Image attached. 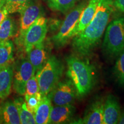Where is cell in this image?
<instances>
[{"mask_svg": "<svg viewBox=\"0 0 124 124\" xmlns=\"http://www.w3.org/2000/svg\"><path fill=\"white\" fill-rule=\"evenodd\" d=\"M114 9V0H100L90 23L73 38L72 46L76 54L86 56L92 53L101 42Z\"/></svg>", "mask_w": 124, "mask_h": 124, "instance_id": "6da1fadb", "label": "cell"}, {"mask_svg": "<svg viewBox=\"0 0 124 124\" xmlns=\"http://www.w3.org/2000/svg\"><path fill=\"white\" fill-rule=\"evenodd\" d=\"M67 75L72 82L77 97L82 98L92 90L95 85V69L89 62L75 55L66 58Z\"/></svg>", "mask_w": 124, "mask_h": 124, "instance_id": "7a4b0ae2", "label": "cell"}, {"mask_svg": "<svg viewBox=\"0 0 124 124\" xmlns=\"http://www.w3.org/2000/svg\"><path fill=\"white\" fill-rule=\"evenodd\" d=\"M63 63L55 56H51L44 66L36 72L40 93L47 95L60 81L64 71Z\"/></svg>", "mask_w": 124, "mask_h": 124, "instance_id": "3957f363", "label": "cell"}, {"mask_svg": "<svg viewBox=\"0 0 124 124\" xmlns=\"http://www.w3.org/2000/svg\"><path fill=\"white\" fill-rule=\"evenodd\" d=\"M102 49L108 58L114 59L124 49V17L109 23L105 30Z\"/></svg>", "mask_w": 124, "mask_h": 124, "instance_id": "277c9868", "label": "cell"}, {"mask_svg": "<svg viewBox=\"0 0 124 124\" xmlns=\"http://www.w3.org/2000/svg\"><path fill=\"white\" fill-rule=\"evenodd\" d=\"M89 1H83L71 9L61 24L58 32L52 37V40L56 47H62L69 42L70 33L77 24L82 11Z\"/></svg>", "mask_w": 124, "mask_h": 124, "instance_id": "5b68a950", "label": "cell"}, {"mask_svg": "<svg viewBox=\"0 0 124 124\" xmlns=\"http://www.w3.org/2000/svg\"><path fill=\"white\" fill-rule=\"evenodd\" d=\"M13 67V86L15 92L20 95L25 93L27 82L32 76L35 75L33 66L28 59H22L16 63Z\"/></svg>", "mask_w": 124, "mask_h": 124, "instance_id": "8992f818", "label": "cell"}, {"mask_svg": "<svg viewBox=\"0 0 124 124\" xmlns=\"http://www.w3.org/2000/svg\"><path fill=\"white\" fill-rule=\"evenodd\" d=\"M48 21L41 16L37 19L25 32L22 44L27 53L34 46L44 41L48 31Z\"/></svg>", "mask_w": 124, "mask_h": 124, "instance_id": "52a82bcc", "label": "cell"}, {"mask_svg": "<svg viewBox=\"0 0 124 124\" xmlns=\"http://www.w3.org/2000/svg\"><path fill=\"white\" fill-rule=\"evenodd\" d=\"M47 95L55 106L72 104L77 97L75 87L70 79L59 82Z\"/></svg>", "mask_w": 124, "mask_h": 124, "instance_id": "ba28073f", "label": "cell"}, {"mask_svg": "<svg viewBox=\"0 0 124 124\" xmlns=\"http://www.w3.org/2000/svg\"><path fill=\"white\" fill-rule=\"evenodd\" d=\"M20 24L18 41L22 44L24 36L29 27L40 17L43 16V8L39 3L32 0L20 12Z\"/></svg>", "mask_w": 124, "mask_h": 124, "instance_id": "9c48e42d", "label": "cell"}, {"mask_svg": "<svg viewBox=\"0 0 124 124\" xmlns=\"http://www.w3.org/2000/svg\"><path fill=\"white\" fill-rule=\"evenodd\" d=\"M103 99L94 100L85 112L83 117L75 124H103Z\"/></svg>", "mask_w": 124, "mask_h": 124, "instance_id": "30bf717a", "label": "cell"}, {"mask_svg": "<svg viewBox=\"0 0 124 124\" xmlns=\"http://www.w3.org/2000/svg\"><path fill=\"white\" fill-rule=\"evenodd\" d=\"M99 1L100 0H89L87 5L82 11L77 24L70 33L69 40L84 30L85 28L90 23L95 15Z\"/></svg>", "mask_w": 124, "mask_h": 124, "instance_id": "8fae6325", "label": "cell"}, {"mask_svg": "<svg viewBox=\"0 0 124 124\" xmlns=\"http://www.w3.org/2000/svg\"><path fill=\"white\" fill-rule=\"evenodd\" d=\"M120 103L115 96L110 94L104 101L103 124H118L121 117Z\"/></svg>", "mask_w": 124, "mask_h": 124, "instance_id": "7c38bea8", "label": "cell"}, {"mask_svg": "<svg viewBox=\"0 0 124 124\" xmlns=\"http://www.w3.org/2000/svg\"><path fill=\"white\" fill-rule=\"evenodd\" d=\"M75 113V108L72 104L52 106L48 124H60L70 122Z\"/></svg>", "mask_w": 124, "mask_h": 124, "instance_id": "4fadbf2b", "label": "cell"}, {"mask_svg": "<svg viewBox=\"0 0 124 124\" xmlns=\"http://www.w3.org/2000/svg\"><path fill=\"white\" fill-rule=\"evenodd\" d=\"M21 124L17 107L14 101L8 100L0 105V124Z\"/></svg>", "mask_w": 124, "mask_h": 124, "instance_id": "5bb4252c", "label": "cell"}, {"mask_svg": "<svg viewBox=\"0 0 124 124\" xmlns=\"http://www.w3.org/2000/svg\"><path fill=\"white\" fill-rule=\"evenodd\" d=\"M27 54L28 59L33 66L36 72L44 66L48 59L44 41L32 48Z\"/></svg>", "mask_w": 124, "mask_h": 124, "instance_id": "9a60e30c", "label": "cell"}, {"mask_svg": "<svg viewBox=\"0 0 124 124\" xmlns=\"http://www.w3.org/2000/svg\"><path fill=\"white\" fill-rule=\"evenodd\" d=\"M13 78V66L12 64L0 68V100L6 98L10 94Z\"/></svg>", "mask_w": 124, "mask_h": 124, "instance_id": "2e32d148", "label": "cell"}, {"mask_svg": "<svg viewBox=\"0 0 124 124\" xmlns=\"http://www.w3.org/2000/svg\"><path fill=\"white\" fill-rule=\"evenodd\" d=\"M52 108V102L48 95L43 96L39 105L34 113L36 124H48Z\"/></svg>", "mask_w": 124, "mask_h": 124, "instance_id": "e0dca14e", "label": "cell"}, {"mask_svg": "<svg viewBox=\"0 0 124 124\" xmlns=\"http://www.w3.org/2000/svg\"><path fill=\"white\" fill-rule=\"evenodd\" d=\"M16 23L11 17L8 16L0 24V43L10 40L17 35Z\"/></svg>", "mask_w": 124, "mask_h": 124, "instance_id": "ac0fdd59", "label": "cell"}, {"mask_svg": "<svg viewBox=\"0 0 124 124\" xmlns=\"http://www.w3.org/2000/svg\"><path fill=\"white\" fill-rule=\"evenodd\" d=\"M14 44L12 40L0 43V68L11 64L13 60Z\"/></svg>", "mask_w": 124, "mask_h": 124, "instance_id": "d6986e66", "label": "cell"}, {"mask_svg": "<svg viewBox=\"0 0 124 124\" xmlns=\"http://www.w3.org/2000/svg\"><path fill=\"white\" fill-rule=\"evenodd\" d=\"M17 107L21 124H36L35 114L28 108L27 103L22 98H17L14 101Z\"/></svg>", "mask_w": 124, "mask_h": 124, "instance_id": "ffe728a7", "label": "cell"}, {"mask_svg": "<svg viewBox=\"0 0 124 124\" xmlns=\"http://www.w3.org/2000/svg\"><path fill=\"white\" fill-rule=\"evenodd\" d=\"M79 0H46L48 7L53 11L64 13L73 8Z\"/></svg>", "mask_w": 124, "mask_h": 124, "instance_id": "44dd1931", "label": "cell"}, {"mask_svg": "<svg viewBox=\"0 0 124 124\" xmlns=\"http://www.w3.org/2000/svg\"><path fill=\"white\" fill-rule=\"evenodd\" d=\"M117 58L113 69V74L119 85L124 87V49Z\"/></svg>", "mask_w": 124, "mask_h": 124, "instance_id": "7402d4cb", "label": "cell"}, {"mask_svg": "<svg viewBox=\"0 0 124 124\" xmlns=\"http://www.w3.org/2000/svg\"><path fill=\"white\" fill-rule=\"evenodd\" d=\"M32 0H5V7L8 14L20 13Z\"/></svg>", "mask_w": 124, "mask_h": 124, "instance_id": "603a6c76", "label": "cell"}, {"mask_svg": "<svg viewBox=\"0 0 124 124\" xmlns=\"http://www.w3.org/2000/svg\"><path fill=\"white\" fill-rule=\"evenodd\" d=\"M25 100L27 103V108L31 112L35 113L39 105L43 95L39 93L33 95H24Z\"/></svg>", "mask_w": 124, "mask_h": 124, "instance_id": "cb8c5ba5", "label": "cell"}, {"mask_svg": "<svg viewBox=\"0 0 124 124\" xmlns=\"http://www.w3.org/2000/svg\"><path fill=\"white\" fill-rule=\"evenodd\" d=\"M40 92L38 80L35 75L32 76L28 80L25 87V93L24 95H33Z\"/></svg>", "mask_w": 124, "mask_h": 124, "instance_id": "d4e9b609", "label": "cell"}, {"mask_svg": "<svg viewBox=\"0 0 124 124\" xmlns=\"http://www.w3.org/2000/svg\"><path fill=\"white\" fill-rule=\"evenodd\" d=\"M114 6L118 11L124 15V0H114Z\"/></svg>", "mask_w": 124, "mask_h": 124, "instance_id": "484cf974", "label": "cell"}, {"mask_svg": "<svg viewBox=\"0 0 124 124\" xmlns=\"http://www.w3.org/2000/svg\"><path fill=\"white\" fill-rule=\"evenodd\" d=\"M8 16V12L4 5L0 8V24L4 21V20L7 18Z\"/></svg>", "mask_w": 124, "mask_h": 124, "instance_id": "4316f807", "label": "cell"}, {"mask_svg": "<svg viewBox=\"0 0 124 124\" xmlns=\"http://www.w3.org/2000/svg\"><path fill=\"white\" fill-rule=\"evenodd\" d=\"M118 124H124V111L122 114H121V117L119 121L118 122Z\"/></svg>", "mask_w": 124, "mask_h": 124, "instance_id": "83f0119b", "label": "cell"}, {"mask_svg": "<svg viewBox=\"0 0 124 124\" xmlns=\"http://www.w3.org/2000/svg\"><path fill=\"white\" fill-rule=\"evenodd\" d=\"M5 1V0H0V8L4 5Z\"/></svg>", "mask_w": 124, "mask_h": 124, "instance_id": "f1b7e54d", "label": "cell"}]
</instances>
